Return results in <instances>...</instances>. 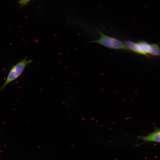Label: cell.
<instances>
[{
	"mask_svg": "<svg viewBox=\"0 0 160 160\" xmlns=\"http://www.w3.org/2000/svg\"><path fill=\"white\" fill-rule=\"evenodd\" d=\"M97 31L100 34V38L89 41V42L97 43L111 49L129 51L124 43L116 38L104 34L98 29Z\"/></svg>",
	"mask_w": 160,
	"mask_h": 160,
	"instance_id": "1",
	"label": "cell"
},
{
	"mask_svg": "<svg viewBox=\"0 0 160 160\" xmlns=\"http://www.w3.org/2000/svg\"><path fill=\"white\" fill-rule=\"evenodd\" d=\"M32 61V60L27 59L25 57L13 65L9 71L4 83L0 89V91L3 90L10 83L18 78L22 74L26 66Z\"/></svg>",
	"mask_w": 160,
	"mask_h": 160,
	"instance_id": "2",
	"label": "cell"
},
{
	"mask_svg": "<svg viewBox=\"0 0 160 160\" xmlns=\"http://www.w3.org/2000/svg\"><path fill=\"white\" fill-rule=\"evenodd\" d=\"M124 43L129 50L137 54L145 55L149 57L151 49V44H150L144 40H141L136 42L126 41Z\"/></svg>",
	"mask_w": 160,
	"mask_h": 160,
	"instance_id": "3",
	"label": "cell"
},
{
	"mask_svg": "<svg viewBox=\"0 0 160 160\" xmlns=\"http://www.w3.org/2000/svg\"><path fill=\"white\" fill-rule=\"evenodd\" d=\"M137 138L142 139L145 141V143L154 142L159 143L160 141V129L159 128L155 127L153 132L146 136H138Z\"/></svg>",
	"mask_w": 160,
	"mask_h": 160,
	"instance_id": "4",
	"label": "cell"
},
{
	"mask_svg": "<svg viewBox=\"0 0 160 160\" xmlns=\"http://www.w3.org/2000/svg\"><path fill=\"white\" fill-rule=\"evenodd\" d=\"M151 55L157 57L160 56V47L157 44H151Z\"/></svg>",
	"mask_w": 160,
	"mask_h": 160,
	"instance_id": "5",
	"label": "cell"
},
{
	"mask_svg": "<svg viewBox=\"0 0 160 160\" xmlns=\"http://www.w3.org/2000/svg\"><path fill=\"white\" fill-rule=\"evenodd\" d=\"M31 0H20L19 3L21 6H24L28 4Z\"/></svg>",
	"mask_w": 160,
	"mask_h": 160,
	"instance_id": "6",
	"label": "cell"
}]
</instances>
